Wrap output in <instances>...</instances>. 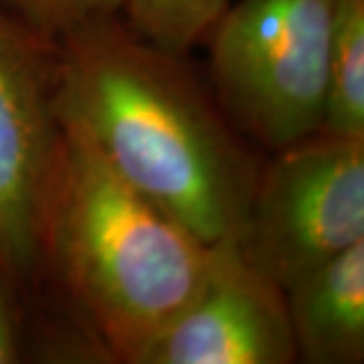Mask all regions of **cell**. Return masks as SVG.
Returning a JSON list of instances; mask_svg holds the SVG:
<instances>
[{"instance_id":"4","label":"cell","mask_w":364,"mask_h":364,"mask_svg":"<svg viewBox=\"0 0 364 364\" xmlns=\"http://www.w3.org/2000/svg\"><path fill=\"white\" fill-rule=\"evenodd\" d=\"M364 241V140L318 132L263 162L235 245L279 287Z\"/></svg>"},{"instance_id":"2","label":"cell","mask_w":364,"mask_h":364,"mask_svg":"<svg viewBox=\"0 0 364 364\" xmlns=\"http://www.w3.org/2000/svg\"><path fill=\"white\" fill-rule=\"evenodd\" d=\"M208 245L63 128L43 200L41 273L93 328L112 363L138 352L195 298Z\"/></svg>"},{"instance_id":"8","label":"cell","mask_w":364,"mask_h":364,"mask_svg":"<svg viewBox=\"0 0 364 364\" xmlns=\"http://www.w3.org/2000/svg\"><path fill=\"white\" fill-rule=\"evenodd\" d=\"M322 132L364 140V0L340 6L326 75Z\"/></svg>"},{"instance_id":"3","label":"cell","mask_w":364,"mask_h":364,"mask_svg":"<svg viewBox=\"0 0 364 364\" xmlns=\"http://www.w3.org/2000/svg\"><path fill=\"white\" fill-rule=\"evenodd\" d=\"M342 2L237 0L210 26L215 100L247 140L277 152L322 132Z\"/></svg>"},{"instance_id":"6","label":"cell","mask_w":364,"mask_h":364,"mask_svg":"<svg viewBox=\"0 0 364 364\" xmlns=\"http://www.w3.org/2000/svg\"><path fill=\"white\" fill-rule=\"evenodd\" d=\"M298 360L284 287L253 269L235 241L217 243L203 287L134 364H289Z\"/></svg>"},{"instance_id":"7","label":"cell","mask_w":364,"mask_h":364,"mask_svg":"<svg viewBox=\"0 0 364 364\" xmlns=\"http://www.w3.org/2000/svg\"><path fill=\"white\" fill-rule=\"evenodd\" d=\"M298 360H364V241L301 273L284 287Z\"/></svg>"},{"instance_id":"10","label":"cell","mask_w":364,"mask_h":364,"mask_svg":"<svg viewBox=\"0 0 364 364\" xmlns=\"http://www.w3.org/2000/svg\"><path fill=\"white\" fill-rule=\"evenodd\" d=\"M41 277L33 279L0 257V364L37 363Z\"/></svg>"},{"instance_id":"5","label":"cell","mask_w":364,"mask_h":364,"mask_svg":"<svg viewBox=\"0 0 364 364\" xmlns=\"http://www.w3.org/2000/svg\"><path fill=\"white\" fill-rule=\"evenodd\" d=\"M63 136L57 43L0 6V257L39 277L43 200Z\"/></svg>"},{"instance_id":"1","label":"cell","mask_w":364,"mask_h":364,"mask_svg":"<svg viewBox=\"0 0 364 364\" xmlns=\"http://www.w3.org/2000/svg\"><path fill=\"white\" fill-rule=\"evenodd\" d=\"M184 57L122 14L79 26L57 43L59 119L208 245L235 241L263 162Z\"/></svg>"},{"instance_id":"9","label":"cell","mask_w":364,"mask_h":364,"mask_svg":"<svg viewBox=\"0 0 364 364\" xmlns=\"http://www.w3.org/2000/svg\"><path fill=\"white\" fill-rule=\"evenodd\" d=\"M231 0H124L130 28L160 49L186 55L205 43L210 26Z\"/></svg>"},{"instance_id":"11","label":"cell","mask_w":364,"mask_h":364,"mask_svg":"<svg viewBox=\"0 0 364 364\" xmlns=\"http://www.w3.org/2000/svg\"><path fill=\"white\" fill-rule=\"evenodd\" d=\"M0 6L37 35L59 43L79 26L122 14L124 0H0Z\"/></svg>"}]
</instances>
